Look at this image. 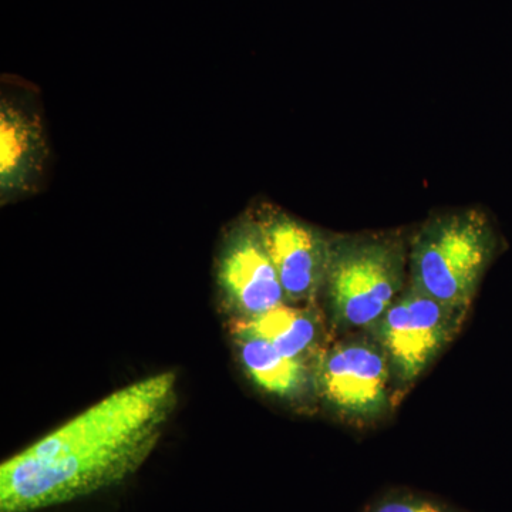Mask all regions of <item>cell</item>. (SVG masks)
<instances>
[{"label":"cell","instance_id":"11","mask_svg":"<svg viewBox=\"0 0 512 512\" xmlns=\"http://www.w3.org/2000/svg\"><path fill=\"white\" fill-rule=\"evenodd\" d=\"M360 512H468L464 508L412 488L399 487L383 491Z\"/></svg>","mask_w":512,"mask_h":512},{"label":"cell","instance_id":"4","mask_svg":"<svg viewBox=\"0 0 512 512\" xmlns=\"http://www.w3.org/2000/svg\"><path fill=\"white\" fill-rule=\"evenodd\" d=\"M467 312L450 308L407 284L382 318L363 330L389 360L396 399L416 384L454 338Z\"/></svg>","mask_w":512,"mask_h":512},{"label":"cell","instance_id":"2","mask_svg":"<svg viewBox=\"0 0 512 512\" xmlns=\"http://www.w3.org/2000/svg\"><path fill=\"white\" fill-rule=\"evenodd\" d=\"M409 244L399 231L333 235L320 292L333 332H363L382 318L409 284Z\"/></svg>","mask_w":512,"mask_h":512},{"label":"cell","instance_id":"3","mask_svg":"<svg viewBox=\"0 0 512 512\" xmlns=\"http://www.w3.org/2000/svg\"><path fill=\"white\" fill-rule=\"evenodd\" d=\"M497 237L473 208L431 215L409 244V284L450 308L468 312L493 261Z\"/></svg>","mask_w":512,"mask_h":512},{"label":"cell","instance_id":"1","mask_svg":"<svg viewBox=\"0 0 512 512\" xmlns=\"http://www.w3.org/2000/svg\"><path fill=\"white\" fill-rule=\"evenodd\" d=\"M177 404L164 372L109 394L0 467V512L73 503L133 476L153 453Z\"/></svg>","mask_w":512,"mask_h":512},{"label":"cell","instance_id":"9","mask_svg":"<svg viewBox=\"0 0 512 512\" xmlns=\"http://www.w3.org/2000/svg\"><path fill=\"white\" fill-rule=\"evenodd\" d=\"M232 333L245 373L262 392L292 403L316 394L315 369L311 363L279 352L241 320L235 322Z\"/></svg>","mask_w":512,"mask_h":512},{"label":"cell","instance_id":"5","mask_svg":"<svg viewBox=\"0 0 512 512\" xmlns=\"http://www.w3.org/2000/svg\"><path fill=\"white\" fill-rule=\"evenodd\" d=\"M313 369L319 399L346 423L369 426L393 409L389 360L369 333L336 340L322 350Z\"/></svg>","mask_w":512,"mask_h":512},{"label":"cell","instance_id":"7","mask_svg":"<svg viewBox=\"0 0 512 512\" xmlns=\"http://www.w3.org/2000/svg\"><path fill=\"white\" fill-rule=\"evenodd\" d=\"M215 272L222 299L241 319L254 318L286 302L284 288L251 211L228 228Z\"/></svg>","mask_w":512,"mask_h":512},{"label":"cell","instance_id":"6","mask_svg":"<svg viewBox=\"0 0 512 512\" xmlns=\"http://www.w3.org/2000/svg\"><path fill=\"white\" fill-rule=\"evenodd\" d=\"M284 288L286 302L313 305L322 292L333 234L269 202L251 211Z\"/></svg>","mask_w":512,"mask_h":512},{"label":"cell","instance_id":"10","mask_svg":"<svg viewBox=\"0 0 512 512\" xmlns=\"http://www.w3.org/2000/svg\"><path fill=\"white\" fill-rule=\"evenodd\" d=\"M249 330L275 346L279 352L315 366L322 348L323 328L313 305L282 303L254 318L239 319Z\"/></svg>","mask_w":512,"mask_h":512},{"label":"cell","instance_id":"8","mask_svg":"<svg viewBox=\"0 0 512 512\" xmlns=\"http://www.w3.org/2000/svg\"><path fill=\"white\" fill-rule=\"evenodd\" d=\"M50 150L42 114L19 97L0 100V202L13 204L40 190Z\"/></svg>","mask_w":512,"mask_h":512}]
</instances>
